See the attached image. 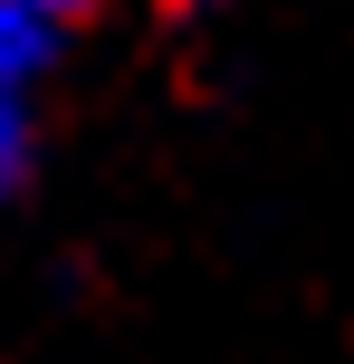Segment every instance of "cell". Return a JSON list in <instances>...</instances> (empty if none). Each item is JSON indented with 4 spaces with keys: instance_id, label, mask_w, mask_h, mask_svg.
<instances>
[{
    "instance_id": "6da1fadb",
    "label": "cell",
    "mask_w": 354,
    "mask_h": 364,
    "mask_svg": "<svg viewBox=\"0 0 354 364\" xmlns=\"http://www.w3.org/2000/svg\"><path fill=\"white\" fill-rule=\"evenodd\" d=\"M87 0H0V201L29 173V106L48 87V68L67 58Z\"/></svg>"
}]
</instances>
